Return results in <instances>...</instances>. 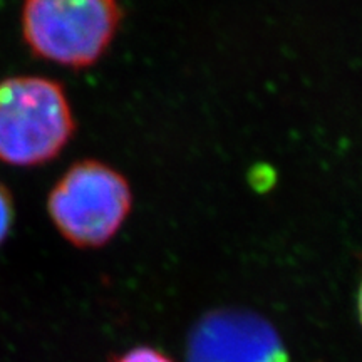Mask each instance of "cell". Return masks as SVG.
<instances>
[{"mask_svg":"<svg viewBox=\"0 0 362 362\" xmlns=\"http://www.w3.org/2000/svg\"><path fill=\"white\" fill-rule=\"evenodd\" d=\"M64 88L44 76L0 81V161L33 168L52 161L74 136Z\"/></svg>","mask_w":362,"mask_h":362,"instance_id":"obj_1","label":"cell"},{"mask_svg":"<svg viewBox=\"0 0 362 362\" xmlns=\"http://www.w3.org/2000/svg\"><path fill=\"white\" fill-rule=\"evenodd\" d=\"M121 19L119 0H24L21 33L35 57L86 69L111 47Z\"/></svg>","mask_w":362,"mask_h":362,"instance_id":"obj_2","label":"cell"},{"mask_svg":"<svg viewBox=\"0 0 362 362\" xmlns=\"http://www.w3.org/2000/svg\"><path fill=\"white\" fill-rule=\"evenodd\" d=\"M133 208L123 173L98 160L71 165L47 197V214L62 238L78 248H99L116 237Z\"/></svg>","mask_w":362,"mask_h":362,"instance_id":"obj_3","label":"cell"},{"mask_svg":"<svg viewBox=\"0 0 362 362\" xmlns=\"http://www.w3.org/2000/svg\"><path fill=\"white\" fill-rule=\"evenodd\" d=\"M189 362H291L270 324L245 312H215L189 339Z\"/></svg>","mask_w":362,"mask_h":362,"instance_id":"obj_4","label":"cell"},{"mask_svg":"<svg viewBox=\"0 0 362 362\" xmlns=\"http://www.w3.org/2000/svg\"><path fill=\"white\" fill-rule=\"evenodd\" d=\"M13 218H16V210H13L12 194L6 185L0 183V245L11 235Z\"/></svg>","mask_w":362,"mask_h":362,"instance_id":"obj_5","label":"cell"},{"mask_svg":"<svg viewBox=\"0 0 362 362\" xmlns=\"http://www.w3.org/2000/svg\"><path fill=\"white\" fill-rule=\"evenodd\" d=\"M116 362H173L170 357L161 354L160 351L153 349V347H138L126 352L123 357H119Z\"/></svg>","mask_w":362,"mask_h":362,"instance_id":"obj_6","label":"cell"},{"mask_svg":"<svg viewBox=\"0 0 362 362\" xmlns=\"http://www.w3.org/2000/svg\"><path fill=\"white\" fill-rule=\"evenodd\" d=\"M357 312H359V319H361V324H362V280H361V285H359V292H357Z\"/></svg>","mask_w":362,"mask_h":362,"instance_id":"obj_7","label":"cell"}]
</instances>
